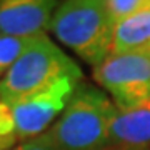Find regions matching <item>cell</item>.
Returning a JSON list of instances; mask_svg holds the SVG:
<instances>
[{"mask_svg":"<svg viewBox=\"0 0 150 150\" xmlns=\"http://www.w3.org/2000/svg\"><path fill=\"white\" fill-rule=\"evenodd\" d=\"M118 113L105 92L82 82L59 120L45 132L59 150H105Z\"/></svg>","mask_w":150,"mask_h":150,"instance_id":"obj_1","label":"cell"},{"mask_svg":"<svg viewBox=\"0 0 150 150\" xmlns=\"http://www.w3.org/2000/svg\"><path fill=\"white\" fill-rule=\"evenodd\" d=\"M48 30L85 64L97 67L110 55L115 25L105 0H64Z\"/></svg>","mask_w":150,"mask_h":150,"instance_id":"obj_2","label":"cell"},{"mask_svg":"<svg viewBox=\"0 0 150 150\" xmlns=\"http://www.w3.org/2000/svg\"><path fill=\"white\" fill-rule=\"evenodd\" d=\"M64 77L83 79V74L77 62L55 45L47 33H40L0 80V98L12 107Z\"/></svg>","mask_w":150,"mask_h":150,"instance_id":"obj_3","label":"cell"},{"mask_svg":"<svg viewBox=\"0 0 150 150\" xmlns=\"http://www.w3.org/2000/svg\"><path fill=\"white\" fill-rule=\"evenodd\" d=\"M92 77L118 110L134 108L150 98V47L110 55L93 67Z\"/></svg>","mask_w":150,"mask_h":150,"instance_id":"obj_4","label":"cell"},{"mask_svg":"<svg viewBox=\"0 0 150 150\" xmlns=\"http://www.w3.org/2000/svg\"><path fill=\"white\" fill-rule=\"evenodd\" d=\"M82 80L79 77H64L52 87L12 105L18 140L27 142L45 134L64 113Z\"/></svg>","mask_w":150,"mask_h":150,"instance_id":"obj_5","label":"cell"},{"mask_svg":"<svg viewBox=\"0 0 150 150\" xmlns=\"http://www.w3.org/2000/svg\"><path fill=\"white\" fill-rule=\"evenodd\" d=\"M59 0H0V33L35 37L48 30Z\"/></svg>","mask_w":150,"mask_h":150,"instance_id":"obj_6","label":"cell"},{"mask_svg":"<svg viewBox=\"0 0 150 150\" xmlns=\"http://www.w3.org/2000/svg\"><path fill=\"white\" fill-rule=\"evenodd\" d=\"M108 147L150 150V98L134 108L118 110L110 129Z\"/></svg>","mask_w":150,"mask_h":150,"instance_id":"obj_7","label":"cell"},{"mask_svg":"<svg viewBox=\"0 0 150 150\" xmlns=\"http://www.w3.org/2000/svg\"><path fill=\"white\" fill-rule=\"evenodd\" d=\"M147 47H150V4L115 25L110 55L127 54Z\"/></svg>","mask_w":150,"mask_h":150,"instance_id":"obj_8","label":"cell"},{"mask_svg":"<svg viewBox=\"0 0 150 150\" xmlns=\"http://www.w3.org/2000/svg\"><path fill=\"white\" fill-rule=\"evenodd\" d=\"M35 37H18V35L0 33V80L22 57V54L30 47Z\"/></svg>","mask_w":150,"mask_h":150,"instance_id":"obj_9","label":"cell"},{"mask_svg":"<svg viewBox=\"0 0 150 150\" xmlns=\"http://www.w3.org/2000/svg\"><path fill=\"white\" fill-rule=\"evenodd\" d=\"M17 142L18 137H17V127L12 115V108L0 98V150L15 149Z\"/></svg>","mask_w":150,"mask_h":150,"instance_id":"obj_10","label":"cell"},{"mask_svg":"<svg viewBox=\"0 0 150 150\" xmlns=\"http://www.w3.org/2000/svg\"><path fill=\"white\" fill-rule=\"evenodd\" d=\"M147 4H150V0H105L108 15L112 18L113 25L125 20L127 17H130L132 13L140 10Z\"/></svg>","mask_w":150,"mask_h":150,"instance_id":"obj_11","label":"cell"},{"mask_svg":"<svg viewBox=\"0 0 150 150\" xmlns=\"http://www.w3.org/2000/svg\"><path fill=\"white\" fill-rule=\"evenodd\" d=\"M12 150H59L57 145L48 139L47 134H42L35 137V139H30L27 142H22L20 145H17L15 149Z\"/></svg>","mask_w":150,"mask_h":150,"instance_id":"obj_12","label":"cell"},{"mask_svg":"<svg viewBox=\"0 0 150 150\" xmlns=\"http://www.w3.org/2000/svg\"><path fill=\"white\" fill-rule=\"evenodd\" d=\"M105 150H127V149H113V147H108V149H105Z\"/></svg>","mask_w":150,"mask_h":150,"instance_id":"obj_13","label":"cell"}]
</instances>
